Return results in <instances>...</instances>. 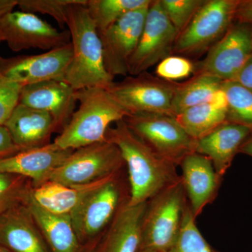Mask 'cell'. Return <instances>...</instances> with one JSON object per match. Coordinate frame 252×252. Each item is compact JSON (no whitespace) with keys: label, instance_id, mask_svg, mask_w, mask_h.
Returning a JSON list of instances; mask_svg holds the SVG:
<instances>
[{"label":"cell","instance_id":"cell-1","mask_svg":"<svg viewBox=\"0 0 252 252\" xmlns=\"http://www.w3.org/2000/svg\"><path fill=\"white\" fill-rule=\"evenodd\" d=\"M106 140L119 148L127 167L130 187L128 205L147 203L159 192L180 180L177 166L141 140L124 120L109 127Z\"/></svg>","mask_w":252,"mask_h":252},{"label":"cell","instance_id":"cell-2","mask_svg":"<svg viewBox=\"0 0 252 252\" xmlns=\"http://www.w3.org/2000/svg\"><path fill=\"white\" fill-rule=\"evenodd\" d=\"M86 4L72 5L68 11L72 59L64 81L76 91L92 88L107 89L114 82V77L104 66L102 43Z\"/></svg>","mask_w":252,"mask_h":252},{"label":"cell","instance_id":"cell-3","mask_svg":"<svg viewBox=\"0 0 252 252\" xmlns=\"http://www.w3.org/2000/svg\"><path fill=\"white\" fill-rule=\"evenodd\" d=\"M76 97L79 108L54 142L63 149L76 150L104 142L112 124L131 115L107 89H83L76 91Z\"/></svg>","mask_w":252,"mask_h":252},{"label":"cell","instance_id":"cell-4","mask_svg":"<svg viewBox=\"0 0 252 252\" xmlns=\"http://www.w3.org/2000/svg\"><path fill=\"white\" fill-rule=\"evenodd\" d=\"M188 205L182 177L149 200L142 220V248L167 252L180 235Z\"/></svg>","mask_w":252,"mask_h":252},{"label":"cell","instance_id":"cell-5","mask_svg":"<svg viewBox=\"0 0 252 252\" xmlns=\"http://www.w3.org/2000/svg\"><path fill=\"white\" fill-rule=\"evenodd\" d=\"M129 199L130 187L123 169L91 193L69 215L81 245L84 247L98 240Z\"/></svg>","mask_w":252,"mask_h":252},{"label":"cell","instance_id":"cell-6","mask_svg":"<svg viewBox=\"0 0 252 252\" xmlns=\"http://www.w3.org/2000/svg\"><path fill=\"white\" fill-rule=\"evenodd\" d=\"M240 0H205L185 31L177 36L172 53L180 56L203 54L225 35L235 21Z\"/></svg>","mask_w":252,"mask_h":252},{"label":"cell","instance_id":"cell-7","mask_svg":"<svg viewBox=\"0 0 252 252\" xmlns=\"http://www.w3.org/2000/svg\"><path fill=\"white\" fill-rule=\"evenodd\" d=\"M125 166L119 148L105 140L74 150L48 181L69 187L85 186L114 175Z\"/></svg>","mask_w":252,"mask_h":252},{"label":"cell","instance_id":"cell-8","mask_svg":"<svg viewBox=\"0 0 252 252\" xmlns=\"http://www.w3.org/2000/svg\"><path fill=\"white\" fill-rule=\"evenodd\" d=\"M135 135L160 157L176 166L188 154L195 152L192 138L175 117L165 114H132L124 119Z\"/></svg>","mask_w":252,"mask_h":252},{"label":"cell","instance_id":"cell-9","mask_svg":"<svg viewBox=\"0 0 252 252\" xmlns=\"http://www.w3.org/2000/svg\"><path fill=\"white\" fill-rule=\"evenodd\" d=\"M179 83L147 72L113 82L107 91L132 114H157L173 117L172 103Z\"/></svg>","mask_w":252,"mask_h":252},{"label":"cell","instance_id":"cell-10","mask_svg":"<svg viewBox=\"0 0 252 252\" xmlns=\"http://www.w3.org/2000/svg\"><path fill=\"white\" fill-rule=\"evenodd\" d=\"M252 56V25L233 23L203 61L194 64V74L232 81Z\"/></svg>","mask_w":252,"mask_h":252},{"label":"cell","instance_id":"cell-11","mask_svg":"<svg viewBox=\"0 0 252 252\" xmlns=\"http://www.w3.org/2000/svg\"><path fill=\"white\" fill-rule=\"evenodd\" d=\"M0 36L14 52L51 50L71 42L69 31H59L36 15L13 11L0 19Z\"/></svg>","mask_w":252,"mask_h":252},{"label":"cell","instance_id":"cell-12","mask_svg":"<svg viewBox=\"0 0 252 252\" xmlns=\"http://www.w3.org/2000/svg\"><path fill=\"white\" fill-rule=\"evenodd\" d=\"M177 31L164 12L159 0H152L139 41L128 64V74L147 72L172 54Z\"/></svg>","mask_w":252,"mask_h":252},{"label":"cell","instance_id":"cell-13","mask_svg":"<svg viewBox=\"0 0 252 252\" xmlns=\"http://www.w3.org/2000/svg\"><path fill=\"white\" fill-rule=\"evenodd\" d=\"M72 59L71 42L39 55L0 56V74L21 86L49 80L64 81Z\"/></svg>","mask_w":252,"mask_h":252},{"label":"cell","instance_id":"cell-14","mask_svg":"<svg viewBox=\"0 0 252 252\" xmlns=\"http://www.w3.org/2000/svg\"><path fill=\"white\" fill-rule=\"evenodd\" d=\"M149 6L127 13L98 32L104 66L113 77L128 75L129 62L138 45Z\"/></svg>","mask_w":252,"mask_h":252},{"label":"cell","instance_id":"cell-15","mask_svg":"<svg viewBox=\"0 0 252 252\" xmlns=\"http://www.w3.org/2000/svg\"><path fill=\"white\" fill-rule=\"evenodd\" d=\"M76 91L65 81L49 80L22 86L19 103L49 113L61 133L75 112Z\"/></svg>","mask_w":252,"mask_h":252},{"label":"cell","instance_id":"cell-16","mask_svg":"<svg viewBox=\"0 0 252 252\" xmlns=\"http://www.w3.org/2000/svg\"><path fill=\"white\" fill-rule=\"evenodd\" d=\"M74 151L61 148L54 142L20 151L0 160V172L21 176L31 181L32 187H38L47 182Z\"/></svg>","mask_w":252,"mask_h":252},{"label":"cell","instance_id":"cell-17","mask_svg":"<svg viewBox=\"0 0 252 252\" xmlns=\"http://www.w3.org/2000/svg\"><path fill=\"white\" fill-rule=\"evenodd\" d=\"M180 166L189 207L196 220L217 198L223 177L217 173L208 158L196 152L188 154Z\"/></svg>","mask_w":252,"mask_h":252},{"label":"cell","instance_id":"cell-18","mask_svg":"<svg viewBox=\"0 0 252 252\" xmlns=\"http://www.w3.org/2000/svg\"><path fill=\"white\" fill-rule=\"evenodd\" d=\"M0 247L9 252H51L25 203L0 215Z\"/></svg>","mask_w":252,"mask_h":252},{"label":"cell","instance_id":"cell-19","mask_svg":"<svg viewBox=\"0 0 252 252\" xmlns=\"http://www.w3.org/2000/svg\"><path fill=\"white\" fill-rule=\"evenodd\" d=\"M147 203L123 205L99 238L94 252H140L142 220Z\"/></svg>","mask_w":252,"mask_h":252},{"label":"cell","instance_id":"cell-20","mask_svg":"<svg viewBox=\"0 0 252 252\" xmlns=\"http://www.w3.org/2000/svg\"><path fill=\"white\" fill-rule=\"evenodd\" d=\"M252 129L238 124L224 123L195 142V152L208 158L217 173L224 177L235 156Z\"/></svg>","mask_w":252,"mask_h":252},{"label":"cell","instance_id":"cell-21","mask_svg":"<svg viewBox=\"0 0 252 252\" xmlns=\"http://www.w3.org/2000/svg\"><path fill=\"white\" fill-rule=\"evenodd\" d=\"M15 144L21 151L50 144L56 132L54 119L49 113L18 103L5 122Z\"/></svg>","mask_w":252,"mask_h":252},{"label":"cell","instance_id":"cell-22","mask_svg":"<svg viewBox=\"0 0 252 252\" xmlns=\"http://www.w3.org/2000/svg\"><path fill=\"white\" fill-rule=\"evenodd\" d=\"M31 190L24 203L51 252H83L84 247L78 239L70 216L56 215L41 208L32 198Z\"/></svg>","mask_w":252,"mask_h":252},{"label":"cell","instance_id":"cell-23","mask_svg":"<svg viewBox=\"0 0 252 252\" xmlns=\"http://www.w3.org/2000/svg\"><path fill=\"white\" fill-rule=\"evenodd\" d=\"M118 172L103 180L79 187H69L48 181L38 187L32 186L31 196L46 211L56 215H70L91 193L108 182Z\"/></svg>","mask_w":252,"mask_h":252},{"label":"cell","instance_id":"cell-24","mask_svg":"<svg viewBox=\"0 0 252 252\" xmlns=\"http://www.w3.org/2000/svg\"><path fill=\"white\" fill-rule=\"evenodd\" d=\"M222 82L212 76L194 74L187 82L179 83L172 103L174 117L190 107L210 103L214 94L221 87Z\"/></svg>","mask_w":252,"mask_h":252},{"label":"cell","instance_id":"cell-25","mask_svg":"<svg viewBox=\"0 0 252 252\" xmlns=\"http://www.w3.org/2000/svg\"><path fill=\"white\" fill-rule=\"evenodd\" d=\"M177 122L194 140H198L226 123V112L211 104L195 106L186 109L175 117Z\"/></svg>","mask_w":252,"mask_h":252},{"label":"cell","instance_id":"cell-26","mask_svg":"<svg viewBox=\"0 0 252 252\" xmlns=\"http://www.w3.org/2000/svg\"><path fill=\"white\" fill-rule=\"evenodd\" d=\"M152 2V0H87L86 7L99 32L127 13L147 7Z\"/></svg>","mask_w":252,"mask_h":252},{"label":"cell","instance_id":"cell-27","mask_svg":"<svg viewBox=\"0 0 252 252\" xmlns=\"http://www.w3.org/2000/svg\"><path fill=\"white\" fill-rule=\"evenodd\" d=\"M228 100L226 122L252 129V91L233 81L222 82Z\"/></svg>","mask_w":252,"mask_h":252},{"label":"cell","instance_id":"cell-28","mask_svg":"<svg viewBox=\"0 0 252 252\" xmlns=\"http://www.w3.org/2000/svg\"><path fill=\"white\" fill-rule=\"evenodd\" d=\"M195 220L188 202L180 235L167 252H214L199 230Z\"/></svg>","mask_w":252,"mask_h":252},{"label":"cell","instance_id":"cell-29","mask_svg":"<svg viewBox=\"0 0 252 252\" xmlns=\"http://www.w3.org/2000/svg\"><path fill=\"white\" fill-rule=\"evenodd\" d=\"M87 0H18V6L23 12L49 15L59 27L67 26L68 11L71 6L86 4Z\"/></svg>","mask_w":252,"mask_h":252},{"label":"cell","instance_id":"cell-30","mask_svg":"<svg viewBox=\"0 0 252 252\" xmlns=\"http://www.w3.org/2000/svg\"><path fill=\"white\" fill-rule=\"evenodd\" d=\"M32 182L21 176L0 172V215L18 204L24 203Z\"/></svg>","mask_w":252,"mask_h":252},{"label":"cell","instance_id":"cell-31","mask_svg":"<svg viewBox=\"0 0 252 252\" xmlns=\"http://www.w3.org/2000/svg\"><path fill=\"white\" fill-rule=\"evenodd\" d=\"M164 12L180 34L188 26L192 18L205 0H159Z\"/></svg>","mask_w":252,"mask_h":252},{"label":"cell","instance_id":"cell-32","mask_svg":"<svg viewBox=\"0 0 252 252\" xmlns=\"http://www.w3.org/2000/svg\"><path fill=\"white\" fill-rule=\"evenodd\" d=\"M194 71V64L180 56H170L158 63L156 73L158 77L172 81L189 77Z\"/></svg>","mask_w":252,"mask_h":252},{"label":"cell","instance_id":"cell-33","mask_svg":"<svg viewBox=\"0 0 252 252\" xmlns=\"http://www.w3.org/2000/svg\"><path fill=\"white\" fill-rule=\"evenodd\" d=\"M22 86L0 74V126H4L15 107L19 103Z\"/></svg>","mask_w":252,"mask_h":252},{"label":"cell","instance_id":"cell-34","mask_svg":"<svg viewBox=\"0 0 252 252\" xmlns=\"http://www.w3.org/2000/svg\"><path fill=\"white\" fill-rule=\"evenodd\" d=\"M15 144L9 130L4 126H0V160L20 152Z\"/></svg>","mask_w":252,"mask_h":252},{"label":"cell","instance_id":"cell-35","mask_svg":"<svg viewBox=\"0 0 252 252\" xmlns=\"http://www.w3.org/2000/svg\"><path fill=\"white\" fill-rule=\"evenodd\" d=\"M235 21L252 25V0H240L235 14Z\"/></svg>","mask_w":252,"mask_h":252},{"label":"cell","instance_id":"cell-36","mask_svg":"<svg viewBox=\"0 0 252 252\" xmlns=\"http://www.w3.org/2000/svg\"><path fill=\"white\" fill-rule=\"evenodd\" d=\"M232 81L252 91V56Z\"/></svg>","mask_w":252,"mask_h":252},{"label":"cell","instance_id":"cell-37","mask_svg":"<svg viewBox=\"0 0 252 252\" xmlns=\"http://www.w3.org/2000/svg\"><path fill=\"white\" fill-rule=\"evenodd\" d=\"M214 107L219 109V110L223 111L226 112L228 108V100H227L226 95L223 89H220L217 91L212 97L211 102H210Z\"/></svg>","mask_w":252,"mask_h":252},{"label":"cell","instance_id":"cell-38","mask_svg":"<svg viewBox=\"0 0 252 252\" xmlns=\"http://www.w3.org/2000/svg\"><path fill=\"white\" fill-rule=\"evenodd\" d=\"M18 6V0H0V19L14 11Z\"/></svg>","mask_w":252,"mask_h":252},{"label":"cell","instance_id":"cell-39","mask_svg":"<svg viewBox=\"0 0 252 252\" xmlns=\"http://www.w3.org/2000/svg\"><path fill=\"white\" fill-rule=\"evenodd\" d=\"M238 154H243L252 157V133L239 149Z\"/></svg>","mask_w":252,"mask_h":252},{"label":"cell","instance_id":"cell-40","mask_svg":"<svg viewBox=\"0 0 252 252\" xmlns=\"http://www.w3.org/2000/svg\"><path fill=\"white\" fill-rule=\"evenodd\" d=\"M99 238L98 240H95V241L93 242V243L88 244L86 246H84V251H83V252H94V249H95L96 245H97V243H98Z\"/></svg>","mask_w":252,"mask_h":252},{"label":"cell","instance_id":"cell-41","mask_svg":"<svg viewBox=\"0 0 252 252\" xmlns=\"http://www.w3.org/2000/svg\"><path fill=\"white\" fill-rule=\"evenodd\" d=\"M140 252H158L154 251V250H146V249H144V250H141Z\"/></svg>","mask_w":252,"mask_h":252},{"label":"cell","instance_id":"cell-42","mask_svg":"<svg viewBox=\"0 0 252 252\" xmlns=\"http://www.w3.org/2000/svg\"><path fill=\"white\" fill-rule=\"evenodd\" d=\"M0 252H9L7 251V250H5V249L1 248V247H0Z\"/></svg>","mask_w":252,"mask_h":252},{"label":"cell","instance_id":"cell-43","mask_svg":"<svg viewBox=\"0 0 252 252\" xmlns=\"http://www.w3.org/2000/svg\"><path fill=\"white\" fill-rule=\"evenodd\" d=\"M1 41H3L2 39H1V36H0V43H1Z\"/></svg>","mask_w":252,"mask_h":252},{"label":"cell","instance_id":"cell-44","mask_svg":"<svg viewBox=\"0 0 252 252\" xmlns=\"http://www.w3.org/2000/svg\"><path fill=\"white\" fill-rule=\"evenodd\" d=\"M214 252H217V251H215V250H214Z\"/></svg>","mask_w":252,"mask_h":252},{"label":"cell","instance_id":"cell-45","mask_svg":"<svg viewBox=\"0 0 252 252\" xmlns=\"http://www.w3.org/2000/svg\"></svg>","mask_w":252,"mask_h":252}]
</instances>
